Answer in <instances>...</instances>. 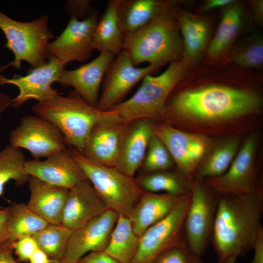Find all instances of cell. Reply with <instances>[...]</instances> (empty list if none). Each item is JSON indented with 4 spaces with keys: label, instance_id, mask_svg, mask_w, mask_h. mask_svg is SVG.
I'll list each match as a JSON object with an SVG mask.
<instances>
[{
    "label": "cell",
    "instance_id": "cell-31",
    "mask_svg": "<svg viewBox=\"0 0 263 263\" xmlns=\"http://www.w3.org/2000/svg\"><path fill=\"white\" fill-rule=\"evenodd\" d=\"M26 160L20 149L10 144L0 150V196L9 181H14L17 187L28 182L30 176L25 170Z\"/></svg>",
    "mask_w": 263,
    "mask_h": 263
},
{
    "label": "cell",
    "instance_id": "cell-37",
    "mask_svg": "<svg viewBox=\"0 0 263 263\" xmlns=\"http://www.w3.org/2000/svg\"><path fill=\"white\" fill-rule=\"evenodd\" d=\"M14 252L20 261H29L38 246L32 236L21 238L12 243Z\"/></svg>",
    "mask_w": 263,
    "mask_h": 263
},
{
    "label": "cell",
    "instance_id": "cell-8",
    "mask_svg": "<svg viewBox=\"0 0 263 263\" xmlns=\"http://www.w3.org/2000/svg\"><path fill=\"white\" fill-rule=\"evenodd\" d=\"M190 192L182 195L172 210L140 237L137 250L130 263H152L169 248L187 244L184 224Z\"/></svg>",
    "mask_w": 263,
    "mask_h": 263
},
{
    "label": "cell",
    "instance_id": "cell-17",
    "mask_svg": "<svg viewBox=\"0 0 263 263\" xmlns=\"http://www.w3.org/2000/svg\"><path fill=\"white\" fill-rule=\"evenodd\" d=\"M24 168L29 175L68 189L87 180L83 171L67 149L44 160H26Z\"/></svg>",
    "mask_w": 263,
    "mask_h": 263
},
{
    "label": "cell",
    "instance_id": "cell-25",
    "mask_svg": "<svg viewBox=\"0 0 263 263\" xmlns=\"http://www.w3.org/2000/svg\"><path fill=\"white\" fill-rule=\"evenodd\" d=\"M171 9L182 36L183 62L185 64L186 62H194L205 47L209 35V26L202 18L180 11L173 5Z\"/></svg>",
    "mask_w": 263,
    "mask_h": 263
},
{
    "label": "cell",
    "instance_id": "cell-27",
    "mask_svg": "<svg viewBox=\"0 0 263 263\" xmlns=\"http://www.w3.org/2000/svg\"><path fill=\"white\" fill-rule=\"evenodd\" d=\"M139 243L129 218L118 215L104 252L120 263H130Z\"/></svg>",
    "mask_w": 263,
    "mask_h": 263
},
{
    "label": "cell",
    "instance_id": "cell-2",
    "mask_svg": "<svg viewBox=\"0 0 263 263\" xmlns=\"http://www.w3.org/2000/svg\"><path fill=\"white\" fill-rule=\"evenodd\" d=\"M261 98L245 90L212 85L177 94L166 108L175 115L203 121L230 119L251 113Z\"/></svg>",
    "mask_w": 263,
    "mask_h": 263
},
{
    "label": "cell",
    "instance_id": "cell-33",
    "mask_svg": "<svg viewBox=\"0 0 263 263\" xmlns=\"http://www.w3.org/2000/svg\"><path fill=\"white\" fill-rule=\"evenodd\" d=\"M72 230L59 225L48 224L34 235L38 247L52 260L61 261Z\"/></svg>",
    "mask_w": 263,
    "mask_h": 263
},
{
    "label": "cell",
    "instance_id": "cell-24",
    "mask_svg": "<svg viewBox=\"0 0 263 263\" xmlns=\"http://www.w3.org/2000/svg\"><path fill=\"white\" fill-rule=\"evenodd\" d=\"M172 5L171 2L159 0H120L117 15L124 35L142 27Z\"/></svg>",
    "mask_w": 263,
    "mask_h": 263
},
{
    "label": "cell",
    "instance_id": "cell-43",
    "mask_svg": "<svg viewBox=\"0 0 263 263\" xmlns=\"http://www.w3.org/2000/svg\"><path fill=\"white\" fill-rule=\"evenodd\" d=\"M29 261L30 263H56L57 262L51 259L44 251L38 247L32 255Z\"/></svg>",
    "mask_w": 263,
    "mask_h": 263
},
{
    "label": "cell",
    "instance_id": "cell-5",
    "mask_svg": "<svg viewBox=\"0 0 263 263\" xmlns=\"http://www.w3.org/2000/svg\"><path fill=\"white\" fill-rule=\"evenodd\" d=\"M186 74L183 61L172 62L160 75H146L130 98L108 110L114 112L118 120L126 124L139 119L162 118L167 113L168 97Z\"/></svg>",
    "mask_w": 263,
    "mask_h": 263
},
{
    "label": "cell",
    "instance_id": "cell-7",
    "mask_svg": "<svg viewBox=\"0 0 263 263\" xmlns=\"http://www.w3.org/2000/svg\"><path fill=\"white\" fill-rule=\"evenodd\" d=\"M48 19L47 15H43L31 21H19L0 11V29L6 39L5 46L14 56L13 61L0 66V73L11 67L19 69L23 61L32 68L47 61L46 49L54 37L48 26Z\"/></svg>",
    "mask_w": 263,
    "mask_h": 263
},
{
    "label": "cell",
    "instance_id": "cell-4",
    "mask_svg": "<svg viewBox=\"0 0 263 263\" xmlns=\"http://www.w3.org/2000/svg\"><path fill=\"white\" fill-rule=\"evenodd\" d=\"M123 50L136 67L145 62L161 66L178 61L183 52V44L172 9L124 34Z\"/></svg>",
    "mask_w": 263,
    "mask_h": 263
},
{
    "label": "cell",
    "instance_id": "cell-41",
    "mask_svg": "<svg viewBox=\"0 0 263 263\" xmlns=\"http://www.w3.org/2000/svg\"><path fill=\"white\" fill-rule=\"evenodd\" d=\"M12 243L7 241L0 245V263H19L13 256Z\"/></svg>",
    "mask_w": 263,
    "mask_h": 263
},
{
    "label": "cell",
    "instance_id": "cell-22",
    "mask_svg": "<svg viewBox=\"0 0 263 263\" xmlns=\"http://www.w3.org/2000/svg\"><path fill=\"white\" fill-rule=\"evenodd\" d=\"M28 207L48 224L61 225L69 189L46 183L30 176Z\"/></svg>",
    "mask_w": 263,
    "mask_h": 263
},
{
    "label": "cell",
    "instance_id": "cell-39",
    "mask_svg": "<svg viewBox=\"0 0 263 263\" xmlns=\"http://www.w3.org/2000/svg\"><path fill=\"white\" fill-rule=\"evenodd\" d=\"M78 263H120L104 252H91L82 257Z\"/></svg>",
    "mask_w": 263,
    "mask_h": 263
},
{
    "label": "cell",
    "instance_id": "cell-42",
    "mask_svg": "<svg viewBox=\"0 0 263 263\" xmlns=\"http://www.w3.org/2000/svg\"><path fill=\"white\" fill-rule=\"evenodd\" d=\"M253 249L254 255L250 263H263V227L261 228L255 242Z\"/></svg>",
    "mask_w": 263,
    "mask_h": 263
},
{
    "label": "cell",
    "instance_id": "cell-45",
    "mask_svg": "<svg viewBox=\"0 0 263 263\" xmlns=\"http://www.w3.org/2000/svg\"><path fill=\"white\" fill-rule=\"evenodd\" d=\"M12 104L13 98L0 90V124L2 113L10 106H12Z\"/></svg>",
    "mask_w": 263,
    "mask_h": 263
},
{
    "label": "cell",
    "instance_id": "cell-11",
    "mask_svg": "<svg viewBox=\"0 0 263 263\" xmlns=\"http://www.w3.org/2000/svg\"><path fill=\"white\" fill-rule=\"evenodd\" d=\"M96 9H92L87 17L79 20L71 16L69 22L61 34L46 49L48 59H55L65 64L71 61L83 62L92 56L93 38L99 19Z\"/></svg>",
    "mask_w": 263,
    "mask_h": 263
},
{
    "label": "cell",
    "instance_id": "cell-28",
    "mask_svg": "<svg viewBox=\"0 0 263 263\" xmlns=\"http://www.w3.org/2000/svg\"><path fill=\"white\" fill-rule=\"evenodd\" d=\"M234 3L225 7L216 32L208 46L207 53L211 58L223 53L241 29L243 11L239 4Z\"/></svg>",
    "mask_w": 263,
    "mask_h": 263
},
{
    "label": "cell",
    "instance_id": "cell-21",
    "mask_svg": "<svg viewBox=\"0 0 263 263\" xmlns=\"http://www.w3.org/2000/svg\"><path fill=\"white\" fill-rule=\"evenodd\" d=\"M154 128L148 119L129 123L121 142L115 168L133 177L143 164Z\"/></svg>",
    "mask_w": 263,
    "mask_h": 263
},
{
    "label": "cell",
    "instance_id": "cell-12",
    "mask_svg": "<svg viewBox=\"0 0 263 263\" xmlns=\"http://www.w3.org/2000/svg\"><path fill=\"white\" fill-rule=\"evenodd\" d=\"M9 143L27 150L37 160L67 149L61 132L52 123L36 115L21 118L18 127L11 132Z\"/></svg>",
    "mask_w": 263,
    "mask_h": 263
},
{
    "label": "cell",
    "instance_id": "cell-32",
    "mask_svg": "<svg viewBox=\"0 0 263 263\" xmlns=\"http://www.w3.org/2000/svg\"><path fill=\"white\" fill-rule=\"evenodd\" d=\"M239 141L233 139L218 148L196 171L193 180H203L223 175L237 153Z\"/></svg>",
    "mask_w": 263,
    "mask_h": 263
},
{
    "label": "cell",
    "instance_id": "cell-46",
    "mask_svg": "<svg viewBox=\"0 0 263 263\" xmlns=\"http://www.w3.org/2000/svg\"><path fill=\"white\" fill-rule=\"evenodd\" d=\"M237 258L236 257H232L228 259L225 263H236V259Z\"/></svg>",
    "mask_w": 263,
    "mask_h": 263
},
{
    "label": "cell",
    "instance_id": "cell-48",
    "mask_svg": "<svg viewBox=\"0 0 263 263\" xmlns=\"http://www.w3.org/2000/svg\"><path fill=\"white\" fill-rule=\"evenodd\" d=\"M217 263H219L217 262Z\"/></svg>",
    "mask_w": 263,
    "mask_h": 263
},
{
    "label": "cell",
    "instance_id": "cell-13",
    "mask_svg": "<svg viewBox=\"0 0 263 263\" xmlns=\"http://www.w3.org/2000/svg\"><path fill=\"white\" fill-rule=\"evenodd\" d=\"M160 67L148 64L145 67H137L133 65L128 54L123 50L114 57L105 75L96 107L105 111L120 103L140 80Z\"/></svg>",
    "mask_w": 263,
    "mask_h": 263
},
{
    "label": "cell",
    "instance_id": "cell-26",
    "mask_svg": "<svg viewBox=\"0 0 263 263\" xmlns=\"http://www.w3.org/2000/svg\"><path fill=\"white\" fill-rule=\"evenodd\" d=\"M120 0H110L99 17L93 38L94 50L114 56L123 51L124 33L119 25L117 11Z\"/></svg>",
    "mask_w": 263,
    "mask_h": 263
},
{
    "label": "cell",
    "instance_id": "cell-36",
    "mask_svg": "<svg viewBox=\"0 0 263 263\" xmlns=\"http://www.w3.org/2000/svg\"><path fill=\"white\" fill-rule=\"evenodd\" d=\"M152 263H205L188 244L172 246L162 253Z\"/></svg>",
    "mask_w": 263,
    "mask_h": 263
},
{
    "label": "cell",
    "instance_id": "cell-10",
    "mask_svg": "<svg viewBox=\"0 0 263 263\" xmlns=\"http://www.w3.org/2000/svg\"><path fill=\"white\" fill-rule=\"evenodd\" d=\"M256 141L248 137L223 175L205 180L219 195L250 194L263 197L255 160Z\"/></svg>",
    "mask_w": 263,
    "mask_h": 263
},
{
    "label": "cell",
    "instance_id": "cell-6",
    "mask_svg": "<svg viewBox=\"0 0 263 263\" xmlns=\"http://www.w3.org/2000/svg\"><path fill=\"white\" fill-rule=\"evenodd\" d=\"M69 150L108 209L129 218L143 193L135 179L115 167L89 159L74 148Z\"/></svg>",
    "mask_w": 263,
    "mask_h": 263
},
{
    "label": "cell",
    "instance_id": "cell-19",
    "mask_svg": "<svg viewBox=\"0 0 263 263\" xmlns=\"http://www.w3.org/2000/svg\"><path fill=\"white\" fill-rule=\"evenodd\" d=\"M128 125L118 120L116 114L98 122L91 130L81 153L98 163L115 167Z\"/></svg>",
    "mask_w": 263,
    "mask_h": 263
},
{
    "label": "cell",
    "instance_id": "cell-35",
    "mask_svg": "<svg viewBox=\"0 0 263 263\" xmlns=\"http://www.w3.org/2000/svg\"><path fill=\"white\" fill-rule=\"evenodd\" d=\"M233 61L246 68L260 67L263 62V43L261 37H256L239 47L232 55Z\"/></svg>",
    "mask_w": 263,
    "mask_h": 263
},
{
    "label": "cell",
    "instance_id": "cell-44",
    "mask_svg": "<svg viewBox=\"0 0 263 263\" xmlns=\"http://www.w3.org/2000/svg\"><path fill=\"white\" fill-rule=\"evenodd\" d=\"M234 1L232 0H210L205 4L203 10L208 11L217 8L226 7L234 3Z\"/></svg>",
    "mask_w": 263,
    "mask_h": 263
},
{
    "label": "cell",
    "instance_id": "cell-14",
    "mask_svg": "<svg viewBox=\"0 0 263 263\" xmlns=\"http://www.w3.org/2000/svg\"><path fill=\"white\" fill-rule=\"evenodd\" d=\"M154 133L165 144L179 172L188 180H193L208 149L207 138L167 124L155 127Z\"/></svg>",
    "mask_w": 263,
    "mask_h": 263
},
{
    "label": "cell",
    "instance_id": "cell-29",
    "mask_svg": "<svg viewBox=\"0 0 263 263\" xmlns=\"http://www.w3.org/2000/svg\"><path fill=\"white\" fill-rule=\"evenodd\" d=\"M48 224L26 204L13 203L10 206L8 241L14 242L23 237H32Z\"/></svg>",
    "mask_w": 263,
    "mask_h": 263
},
{
    "label": "cell",
    "instance_id": "cell-16",
    "mask_svg": "<svg viewBox=\"0 0 263 263\" xmlns=\"http://www.w3.org/2000/svg\"><path fill=\"white\" fill-rule=\"evenodd\" d=\"M118 217L116 212L107 209L73 231L61 261L78 263L89 253L104 252Z\"/></svg>",
    "mask_w": 263,
    "mask_h": 263
},
{
    "label": "cell",
    "instance_id": "cell-3",
    "mask_svg": "<svg viewBox=\"0 0 263 263\" xmlns=\"http://www.w3.org/2000/svg\"><path fill=\"white\" fill-rule=\"evenodd\" d=\"M32 110L61 132L67 146L81 153L94 125L116 114L113 111H101L90 105L74 91L67 95L61 94L38 102Z\"/></svg>",
    "mask_w": 263,
    "mask_h": 263
},
{
    "label": "cell",
    "instance_id": "cell-9",
    "mask_svg": "<svg viewBox=\"0 0 263 263\" xmlns=\"http://www.w3.org/2000/svg\"><path fill=\"white\" fill-rule=\"evenodd\" d=\"M203 180L191 182V200L184 224L188 245L201 258L210 244L220 196Z\"/></svg>",
    "mask_w": 263,
    "mask_h": 263
},
{
    "label": "cell",
    "instance_id": "cell-23",
    "mask_svg": "<svg viewBox=\"0 0 263 263\" xmlns=\"http://www.w3.org/2000/svg\"><path fill=\"white\" fill-rule=\"evenodd\" d=\"M182 196L143 192L129 217L134 233L140 237L148 228L163 219Z\"/></svg>",
    "mask_w": 263,
    "mask_h": 263
},
{
    "label": "cell",
    "instance_id": "cell-34",
    "mask_svg": "<svg viewBox=\"0 0 263 263\" xmlns=\"http://www.w3.org/2000/svg\"><path fill=\"white\" fill-rule=\"evenodd\" d=\"M173 162L165 144L154 133L143 162L145 169L150 172L167 170L172 167Z\"/></svg>",
    "mask_w": 263,
    "mask_h": 263
},
{
    "label": "cell",
    "instance_id": "cell-30",
    "mask_svg": "<svg viewBox=\"0 0 263 263\" xmlns=\"http://www.w3.org/2000/svg\"><path fill=\"white\" fill-rule=\"evenodd\" d=\"M135 180L141 189H144L146 192H164L179 196L190 192L192 181L188 180L181 173L177 174L167 170L150 172Z\"/></svg>",
    "mask_w": 263,
    "mask_h": 263
},
{
    "label": "cell",
    "instance_id": "cell-18",
    "mask_svg": "<svg viewBox=\"0 0 263 263\" xmlns=\"http://www.w3.org/2000/svg\"><path fill=\"white\" fill-rule=\"evenodd\" d=\"M115 56L106 52L90 62L72 70L64 69L57 82L63 87H72L74 91L90 105L96 107L101 85Z\"/></svg>",
    "mask_w": 263,
    "mask_h": 263
},
{
    "label": "cell",
    "instance_id": "cell-47",
    "mask_svg": "<svg viewBox=\"0 0 263 263\" xmlns=\"http://www.w3.org/2000/svg\"><path fill=\"white\" fill-rule=\"evenodd\" d=\"M56 263H63L61 261H57Z\"/></svg>",
    "mask_w": 263,
    "mask_h": 263
},
{
    "label": "cell",
    "instance_id": "cell-15",
    "mask_svg": "<svg viewBox=\"0 0 263 263\" xmlns=\"http://www.w3.org/2000/svg\"><path fill=\"white\" fill-rule=\"evenodd\" d=\"M66 64L55 59H49L45 63L31 69L25 75H15L8 78L0 73V85H13L19 90L13 98V107L19 108L30 99L41 102L62 94L52 84L57 82Z\"/></svg>",
    "mask_w": 263,
    "mask_h": 263
},
{
    "label": "cell",
    "instance_id": "cell-1",
    "mask_svg": "<svg viewBox=\"0 0 263 263\" xmlns=\"http://www.w3.org/2000/svg\"><path fill=\"white\" fill-rule=\"evenodd\" d=\"M263 214V197L220 195L210 240L218 263L243 257L253 249Z\"/></svg>",
    "mask_w": 263,
    "mask_h": 263
},
{
    "label": "cell",
    "instance_id": "cell-38",
    "mask_svg": "<svg viewBox=\"0 0 263 263\" xmlns=\"http://www.w3.org/2000/svg\"><path fill=\"white\" fill-rule=\"evenodd\" d=\"M90 2L88 0H71L66 4V9L70 14L79 20L85 19L92 9Z\"/></svg>",
    "mask_w": 263,
    "mask_h": 263
},
{
    "label": "cell",
    "instance_id": "cell-20",
    "mask_svg": "<svg viewBox=\"0 0 263 263\" xmlns=\"http://www.w3.org/2000/svg\"><path fill=\"white\" fill-rule=\"evenodd\" d=\"M107 209L91 183L82 181L69 189L61 225L74 231Z\"/></svg>",
    "mask_w": 263,
    "mask_h": 263
},
{
    "label": "cell",
    "instance_id": "cell-40",
    "mask_svg": "<svg viewBox=\"0 0 263 263\" xmlns=\"http://www.w3.org/2000/svg\"><path fill=\"white\" fill-rule=\"evenodd\" d=\"M10 207L0 209V245L8 241Z\"/></svg>",
    "mask_w": 263,
    "mask_h": 263
}]
</instances>
